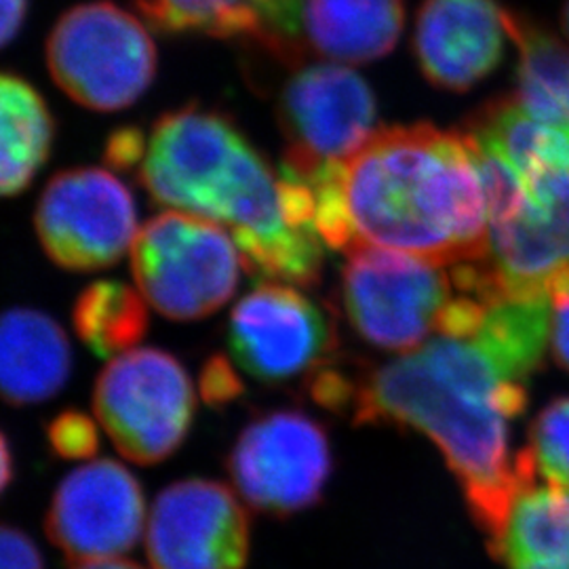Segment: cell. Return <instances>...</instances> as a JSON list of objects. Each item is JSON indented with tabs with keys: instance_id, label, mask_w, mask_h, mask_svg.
Segmentation results:
<instances>
[{
	"instance_id": "cell-1",
	"label": "cell",
	"mask_w": 569,
	"mask_h": 569,
	"mask_svg": "<svg viewBox=\"0 0 569 569\" xmlns=\"http://www.w3.org/2000/svg\"><path fill=\"white\" fill-rule=\"evenodd\" d=\"M547 346L528 312L491 306L475 333L437 336L355 387L359 425L413 428L441 449L489 549L517 493L538 481L528 451L510 458L507 420L528 406L526 385Z\"/></svg>"
},
{
	"instance_id": "cell-2",
	"label": "cell",
	"mask_w": 569,
	"mask_h": 569,
	"mask_svg": "<svg viewBox=\"0 0 569 569\" xmlns=\"http://www.w3.org/2000/svg\"><path fill=\"white\" fill-rule=\"evenodd\" d=\"M302 182L315 228L333 251L378 247L443 266L486 258L488 204L462 131L430 122L378 129Z\"/></svg>"
},
{
	"instance_id": "cell-3",
	"label": "cell",
	"mask_w": 569,
	"mask_h": 569,
	"mask_svg": "<svg viewBox=\"0 0 569 569\" xmlns=\"http://www.w3.org/2000/svg\"><path fill=\"white\" fill-rule=\"evenodd\" d=\"M133 176L157 203L224 226L260 281L319 283L326 243L291 220L281 176L222 112L186 106L161 117L143 131Z\"/></svg>"
},
{
	"instance_id": "cell-4",
	"label": "cell",
	"mask_w": 569,
	"mask_h": 569,
	"mask_svg": "<svg viewBox=\"0 0 569 569\" xmlns=\"http://www.w3.org/2000/svg\"><path fill=\"white\" fill-rule=\"evenodd\" d=\"M241 266V251L224 226L183 211L152 218L131 244L136 287L173 321L218 312L234 296Z\"/></svg>"
},
{
	"instance_id": "cell-5",
	"label": "cell",
	"mask_w": 569,
	"mask_h": 569,
	"mask_svg": "<svg viewBox=\"0 0 569 569\" xmlns=\"http://www.w3.org/2000/svg\"><path fill=\"white\" fill-rule=\"evenodd\" d=\"M157 44L142 21L112 2H84L47 39V66L61 91L96 112L138 102L157 77Z\"/></svg>"
},
{
	"instance_id": "cell-6",
	"label": "cell",
	"mask_w": 569,
	"mask_h": 569,
	"mask_svg": "<svg viewBox=\"0 0 569 569\" xmlns=\"http://www.w3.org/2000/svg\"><path fill=\"white\" fill-rule=\"evenodd\" d=\"M93 409L122 458L152 467L182 448L197 399L188 371L173 355L133 348L100 373Z\"/></svg>"
},
{
	"instance_id": "cell-7",
	"label": "cell",
	"mask_w": 569,
	"mask_h": 569,
	"mask_svg": "<svg viewBox=\"0 0 569 569\" xmlns=\"http://www.w3.org/2000/svg\"><path fill=\"white\" fill-rule=\"evenodd\" d=\"M453 287L448 266L378 247L346 251V317L363 340L382 350L411 352L425 345L439 331Z\"/></svg>"
},
{
	"instance_id": "cell-8",
	"label": "cell",
	"mask_w": 569,
	"mask_h": 569,
	"mask_svg": "<svg viewBox=\"0 0 569 569\" xmlns=\"http://www.w3.org/2000/svg\"><path fill=\"white\" fill-rule=\"evenodd\" d=\"M226 467L247 507L289 517L321 500L333 460L327 430L315 418L274 409L241 430Z\"/></svg>"
},
{
	"instance_id": "cell-9",
	"label": "cell",
	"mask_w": 569,
	"mask_h": 569,
	"mask_svg": "<svg viewBox=\"0 0 569 569\" xmlns=\"http://www.w3.org/2000/svg\"><path fill=\"white\" fill-rule=\"evenodd\" d=\"M277 119L287 140L281 169L306 180L355 154L378 131V106L355 70L317 63L284 82Z\"/></svg>"
},
{
	"instance_id": "cell-10",
	"label": "cell",
	"mask_w": 569,
	"mask_h": 569,
	"mask_svg": "<svg viewBox=\"0 0 569 569\" xmlns=\"http://www.w3.org/2000/svg\"><path fill=\"white\" fill-rule=\"evenodd\" d=\"M34 224L56 264L89 272L117 264L138 237V209L129 188L108 169L58 173L42 190Z\"/></svg>"
},
{
	"instance_id": "cell-11",
	"label": "cell",
	"mask_w": 569,
	"mask_h": 569,
	"mask_svg": "<svg viewBox=\"0 0 569 569\" xmlns=\"http://www.w3.org/2000/svg\"><path fill=\"white\" fill-rule=\"evenodd\" d=\"M228 348L251 378L284 385L327 367L338 336L326 310L296 284L260 281L230 312Z\"/></svg>"
},
{
	"instance_id": "cell-12",
	"label": "cell",
	"mask_w": 569,
	"mask_h": 569,
	"mask_svg": "<svg viewBox=\"0 0 569 569\" xmlns=\"http://www.w3.org/2000/svg\"><path fill=\"white\" fill-rule=\"evenodd\" d=\"M260 20L256 42L279 60L369 63L399 42L403 0H260Z\"/></svg>"
},
{
	"instance_id": "cell-13",
	"label": "cell",
	"mask_w": 569,
	"mask_h": 569,
	"mask_svg": "<svg viewBox=\"0 0 569 569\" xmlns=\"http://www.w3.org/2000/svg\"><path fill=\"white\" fill-rule=\"evenodd\" d=\"M146 555L152 569H244L249 515L237 491L211 479L164 488L148 515Z\"/></svg>"
},
{
	"instance_id": "cell-14",
	"label": "cell",
	"mask_w": 569,
	"mask_h": 569,
	"mask_svg": "<svg viewBox=\"0 0 569 569\" xmlns=\"http://www.w3.org/2000/svg\"><path fill=\"white\" fill-rule=\"evenodd\" d=\"M44 529L51 545L74 563L117 559L140 542L146 529L142 486L114 460L82 465L56 489Z\"/></svg>"
},
{
	"instance_id": "cell-15",
	"label": "cell",
	"mask_w": 569,
	"mask_h": 569,
	"mask_svg": "<svg viewBox=\"0 0 569 569\" xmlns=\"http://www.w3.org/2000/svg\"><path fill=\"white\" fill-rule=\"evenodd\" d=\"M509 13L498 0H425L413 49L427 81L460 93L489 77L505 58Z\"/></svg>"
},
{
	"instance_id": "cell-16",
	"label": "cell",
	"mask_w": 569,
	"mask_h": 569,
	"mask_svg": "<svg viewBox=\"0 0 569 569\" xmlns=\"http://www.w3.org/2000/svg\"><path fill=\"white\" fill-rule=\"evenodd\" d=\"M72 373V346L58 321L34 308L0 312V401L39 406Z\"/></svg>"
},
{
	"instance_id": "cell-17",
	"label": "cell",
	"mask_w": 569,
	"mask_h": 569,
	"mask_svg": "<svg viewBox=\"0 0 569 569\" xmlns=\"http://www.w3.org/2000/svg\"><path fill=\"white\" fill-rule=\"evenodd\" d=\"M53 133L41 93L20 77L0 72V197L30 186L49 159Z\"/></svg>"
},
{
	"instance_id": "cell-18",
	"label": "cell",
	"mask_w": 569,
	"mask_h": 569,
	"mask_svg": "<svg viewBox=\"0 0 569 569\" xmlns=\"http://www.w3.org/2000/svg\"><path fill=\"white\" fill-rule=\"evenodd\" d=\"M509 37L519 47L515 100L538 121L569 136V49L549 30L509 13Z\"/></svg>"
},
{
	"instance_id": "cell-19",
	"label": "cell",
	"mask_w": 569,
	"mask_h": 569,
	"mask_svg": "<svg viewBox=\"0 0 569 569\" xmlns=\"http://www.w3.org/2000/svg\"><path fill=\"white\" fill-rule=\"evenodd\" d=\"M491 555L507 563L569 566V489L538 481L521 489Z\"/></svg>"
},
{
	"instance_id": "cell-20",
	"label": "cell",
	"mask_w": 569,
	"mask_h": 569,
	"mask_svg": "<svg viewBox=\"0 0 569 569\" xmlns=\"http://www.w3.org/2000/svg\"><path fill=\"white\" fill-rule=\"evenodd\" d=\"M74 331L96 357L117 359L142 342L150 317L138 287L98 281L84 287L72 308Z\"/></svg>"
},
{
	"instance_id": "cell-21",
	"label": "cell",
	"mask_w": 569,
	"mask_h": 569,
	"mask_svg": "<svg viewBox=\"0 0 569 569\" xmlns=\"http://www.w3.org/2000/svg\"><path fill=\"white\" fill-rule=\"evenodd\" d=\"M528 453L540 479L569 489V397L538 413L529 430Z\"/></svg>"
},
{
	"instance_id": "cell-22",
	"label": "cell",
	"mask_w": 569,
	"mask_h": 569,
	"mask_svg": "<svg viewBox=\"0 0 569 569\" xmlns=\"http://www.w3.org/2000/svg\"><path fill=\"white\" fill-rule=\"evenodd\" d=\"M51 449L63 460H87L100 449V432L96 422L77 409L61 411L47 427Z\"/></svg>"
},
{
	"instance_id": "cell-23",
	"label": "cell",
	"mask_w": 569,
	"mask_h": 569,
	"mask_svg": "<svg viewBox=\"0 0 569 569\" xmlns=\"http://www.w3.org/2000/svg\"><path fill=\"white\" fill-rule=\"evenodd\" d=\"M243 395V382L224 355H213L201 371V397L209 407H224Z\"/></svg>"
},
{
	"instance_id": "cell-24",
	"label": "cell",
	"mask_w": 569,
	"mask_h": 569,
	"mask_svg": "<svg viewBox=\"0 0 569 569\" xmlns=\"http://www.w3.org/2000/svg\"><path fill=\"white\" fill-rule=\"evenodd\" d=\"M0 569H44L41 550L21 529L0 526Z\"/></svg>"
},
{
	"instance_id": "cell-25",
	"label": "cell",
	"mask_w": 569,
	"mask_h": 569,
	"mask_svg": "<svg viewBox=\"0 0 569 569\" xmlns=\"http://www.w3.org/2000/svg\"><path fill=\"white\" fill-rule=\"evenodd\" d=\"M143 131L138 127H122L106 142V161L119 171L133 173L142 157Z\"/></svg>"
},
{
	"instance_id": "cell-26",
	"label": "cell",
	"mask_w": 569,
	"mask_h": 569,
	"mask_svg": "<svg viewBox=\"0 0 569 569\" xmlns=\"http://www.w3.org/2000/svg\"><path fill=\"white\" fill-rule=\"evenodd\" d=\"M550 346L555 361L569 371V296L552 302Z\"/></svg>"
},
{
	"instance_id": "cell-27",
	"label": "cell",
	"mask_w": 569,
	"mask_h": 569,
	"mask_svg": "<svg viewBox=\"0 0 569 569\" xmlns=\"http://www.w3.org/2000/svg\"><path fill=\"white\" fill-rule=\"evenodd\" d=\"M28 0H0V49L13 41L26 20Z\"/></svg>"
},
{
	"instance_id": "cell-28",
	"label": "cell",
	"mask_w": 569,
	"mask_h": 569,
	"mask_svg": "<svg viewBox=\"0 0 569 569\" xmlns=\"http://www.w3.org/2000/svg\"><path fill=\"white\" fill-rule=\"evenodd\" d=\"M13 479V458H11V448L4 439V435L0 432V493L9 488Z\"/></svg>"
},
{
	"instance_id": "cell-29",
	"label": "cell",
	"mask_w": 569,
	"mask_h": 569,
	"mask_svg": "<svg viewBox=\"0 0 569 569\" xmlns=\"http://www.w3.org/2000/svg\"><path fill=\"white\" fill-rule=\"evenodd\" d=\"M72 569H143L142 566L133 563V561H124V559H100V561H84L77 563Z\"/></svg>"
},
{
	"instance_id": "cell-30",
	"label": "cell",
	"mask_w": 569,
	"mask_h": 569,
	"mask_svg": "<svg viewBox=\"0 0 569 569\" xmlns=\"http://www.w3.org/2000/svg\"><path fill=\"white\" fill-rule=\"evenodd\" d=\"M510 569H569V566H563V563H531V561H526V563H510Z\"/></svg>"
},
{
	"instance_id": "cell-31",
	"label": "cell",
	"mask_w": 569,
	"mask_h": 569,
	"mask_svg": "<svg viewBox=\"0 0 569 569\" xmlns=\"http://www.w3.org/2000/svg\"><path fill=\"white\" fill-rule=\"evenodd\" d=\"M561 23H563V32H566V37L569 39V0L566 2V7H563V18H561Z\"/></svg>"
}]
</instances>
